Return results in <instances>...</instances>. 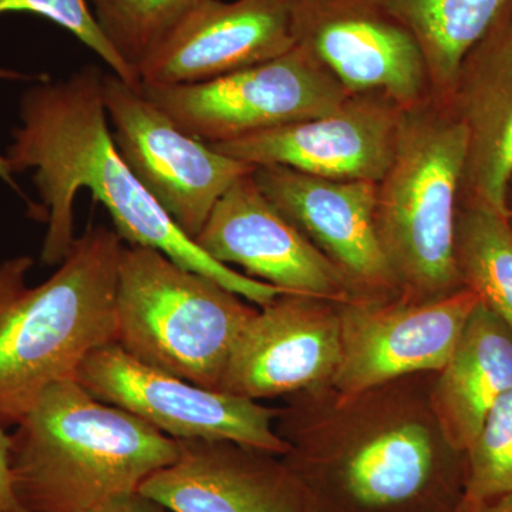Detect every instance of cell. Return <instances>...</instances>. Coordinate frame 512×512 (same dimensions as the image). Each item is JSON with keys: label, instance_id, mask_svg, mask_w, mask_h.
Listing matches in <instances>:
<instances>
[{"label": "cell", "instance_id": "6da1fadb", "mask_svg": "<svg viewBox=\"0 0 512 512\" xmlns=\"http://www.w3.org/2000/svg\"><path fill=\"white\" fill-rule=\"evenodd\" d=\"M103 76L99 67L87 66L69 79L32 87L20 103L22 126L13 131L5 158L10 173L35 170L33 181L47 208L43 264H62L76 241L74 198L86 188L128 245L163 252L261 308L285 293L205 254L148 194L111 137Z\"/></svg>", "mask_w": 512, "mask_h": 512}, {"label": "cell", "instance_id": "7a4b0ae2", "mask_svg": "<svg viewBox=\"0 0 512 512\" xmlns=\"http://www.w3.org/2000/svg\"><path fill=\"white\" fill-rule=\"evenodd\" d=\"M123 247L114 229L89 227L36 286L26 282L29 256L0 264V426H18L49 387L116 343Z\"/></svg>", "mask_w": 512, "mask_h": 512}, {"label": "cell", "instance_id": "3957f363", "mask_svg": "<svg viewBox=\"0 0 512 512\" xmlns=\"http://www.w3.org/2000/svg\"><path fill=\"white\" fill-rule=\"evenodd\" d=\"M25 512H83L140 485L180 457L171 439L76 382L53 384L10 434Z\"/></svg>", "mask_w": 512, "mask_h": 512}, {"label": "cell", "instance_id": "277c9868", "mask_svg": "<svg viewBox=\"0 0 512 512\" xmlns=\"http://www.w3.org/2000/svg\"><path fill=\"white\" fill-rule=\"evenodd\" d=\"M467 136L444 104L404 111L392 163L376 184L380 241L400 293L413 301L464 288L456 225Z\"/></svg>", "mask_w": 512, "mask_h": 512}, {"label": "cell", "instance_id": "5b68a950", "mask_svg": "<svg viewBox=\"0 0 512 512\" xmlns=\"http://www.w3.org/2000/svg\"><path fill=\"white\" fill-rule=\"evenodd\" d=\"M256 309L156 249L128 245L117 282V345L138 362L220 390Z\"/></svg>", "mask_w": 512, "mask_h": 512}, {"label": "cell", "instance_id": "8992f818", "mask_svg": "<svg viewBox=\"0 0 512 512\" xmlns=\"http://www.w3.org/2000/svg\"><path fill=\"white\" fill-rule=\"evenodd\" d=\"M141 90L184 133L210 146L323 116L352 96L299 46L207 82L141 83Z\"/></svg>", "mask_w": 512, "mask_h": 512}, {"label": "cell", "instance_id": "52a82bcc", "mask_svg": "<svg viewBox=\"0 0 512 512\" xmlns=\"http://www.w3.org/2000/svg\"><path fill=\"white\" fill-rule=\"evenodd\" d=\"M111 137L124 163L187 237L195 239L215 204L255 167L188 136L116 74L103 76Z\"/></svg>", "mask_w": 512, "mask_h": 512}, {"label": "cell", "instance_id": "ba28073f", "mask_svg": "<svg viewBox=\"0 0 512 512\" xmlns=\"http://www.w3.org/2000/svg\"><path fill=\"white\" fill-rule=\"evenodd\" d=\"M74 380L174 440L234 441L271 454L292 448L274 430L275 412L268 407L138 362L117 343L90 353Z\"/></svg>", "mask_w": 512, "mask_h": 512}, {"label": "cell", "instance_id": "9c48e42d", "mask_svg": "<svg viewBox=\"0 0 512 512\" xmlns=\"http://www.w3.org/2000/svg\"><path fill=\"white\" fill-rule=\"evenodd\" d=\"M480 303L470 288L413 301L353 298L338 303L342 359L332 386L353 399L417 372H441Z\"/></svg>", "mask_w": 512, "mask_h": 512}, {"label": "cell", "instance_id": "30bf717a", "mask_svg": "<svg viewBox=\"0 0 512 512\" xmlns=\"http://www.w3.org/2000/svg\"><path fill=\"white\" fill-rule=\"evenodd\" d=\"M293 32L352 96L380 94L403 110L433 100L416 39L377 0H295Z\"/></svg>", "mask_w": 512, "mask_h": 512}, {"label": "cell", "instance_id": "8fae6325", "mask_svg": "<svg viewBox=\"0 0 512 512\" xmlns=\"http://www.w3.org/2000/svg\"><path fill=\"white\" fill-rule=\"evenodd\" d=\"M194 241L220 264L241 266L244 275L285 293L335 303L356 298L342 272L266 198L252 173L224 192Z\"/></svg>", "mask_w": 512, "mask_h": 512}, {"label": "cell", "instance_id": "7c38bea8", "mask_svg": "<svg viewBox=\"0 0 512 512\" xmlns=\"http://www.w3.org/2000/svg\"><path fill=\"white\" fill-rule=\"evenodd\" d=\"M404 111L380 94H355L323 116L211 147L252 167L377 184L396 153Z\"/></svg>", "mask_w": 512, "mask_h": 512}, {"label": "cell", "instance_id": "4fadbf2b", "mask_svg": "<svg viewBox=\"0 0 512 512\" xmlns=\"http://www.w3.org/2000/svg\"><path fill=\"white\" fill-rule=\"evenodd\" d=\"M255 183L342 272L356 298L400 293L380 241L376 183L328 180L278 165L255 167Z\"/></svg>", "mask_w": 512, "mask_h": 512}, {"label": "cell", "instance_id": "5bb4252c", "mask_svg": "<svg viewBox=\"0 0 512 512\" xmlns=\"http://www.w3.org/2000/svg\"><path fill=\"white\" fill-rule=\"evenodd\" d=\"M335 302L284 293L249 319L222 376L221 392L268 399L332 380L342 359Z\"/></svg>", "mask_w": 512, "mask_h": 512}, {"label": "cell", "instance_id": "9a60e30c", "mask_svg": "<svg viewBox=\"0 0 512 512\" xmlns=\"http://www.w3.org/2000/svg\"><path fill=\"white\" fill-rule=\"evenodd\" d=\"M293 3L201 0L140 67V82H207L285 55L296 46Z\"/></svg>", "mask_w": 512, "mask_h": 512}, {"label": "cell", "instance_id": "2e32d148", "mask_svg": "<svg viewBox=\"0 0 512 512\" xmlns=\"http://www.w3.org/2000/svg\"><path fill=\"white\" fill-rule=\"evenodd\" d=\"M444 106L467 136L460 204L511 218L512 10L468 53Z\"/></svg>", "mask_w": 512, "mask_h": 512}, {"label": "cell", "instance_id": "e0dca14e", "mask_svg": "<svg viewBox=\"0 0 512 512\" xmlns=\"http://www.w3.org/2000/svg\"><path fill=\"white\" fill-rule=\"evenodd\" d=\"M171 466L147 478L138 493L173 512H305L291 478L227 440L180 441Z\"/></svg>", "mask_w": 512, "mask_h": 512}, {"label": "cell", "instance_id": "ac0fdd59", "mask_svg": "<svg viewBox=\"0 0 512 512\" xmlns=\"http://www.w3.org/2000/svg\"><path fill=\"white\" fill-rule=\"evenodd\" d=\"M511 389V329L480 301L434 390V410L448 446L467 451L495 403Z\"/></svg>", "mask_w": 512, "mask_h": 512}, {"label": "cell", "instance_id": "d6986e66", "mask_svg": "<svg viewBox=\"0 0 512 512\" xmlns=\"http://www.w3.org/2000/svg\"><path fill=\"white\" fill-rule=\"evenodd\" d=\"M433 431L417 420H397L357 441L343 466L350 497L367 508L413 500L429 483L436 463Z\"/></svg>", "mask_w": 512, "mask_h": 512}, {"label": "cell", "instance_id": "ffe728a7", "mask_svg": "<svg viewBox=\"0 0 512 512\" xmlns=\"http://www.w3.org/2000/svg\"><path fill=\"white\" fill-rule=\"evenodd\" d=\"M412 33L433 100L446 104L468 53L512 10V0H377Z\"/></svg>", "mask_w": 512, "mask_h": 512}, {"label": "cell", "instance_id": "44dd1931", "mask_svg": "<svg viewBox=\"0 0 512 512\" xmlns=\"http://www.w3.org/2000/svg\"><path fill=\"white\" fill-rule=\"evenodd\" d=\"M456 259L463 285L512 332V227L510 218L476 204H460Z\"/></svg>", "mask_w": 512, "mask_h": 512}, {"label": "cell", "instance_id": "7402d4cb", "mask_svg": "<svg viewBox=\"0 0 512 512\" xmlns=\"http://www.w3.org/2000/svg\"><path fill=\"white\" fill-rule=\"evenodd\" d=\"M201 0H89L94 19L117 55L138 77ZM140 79V77H138Z\"/></svg>", "mask_w": 512, "mask_h": 512}, {"label": "cell", "instance_id": "603a6c76", "mask_svg": "<svg viewBox=\"0 0 512 512\" xmlns=\"http://www.w3.org/2000/svg\"><path fill=\"white\" fill-rule=\"evenodd\" d=\"M467 454L464 507L512 493V389L495 403Z\"/></svg>", "mask_w": 512, "mask_h": 512}, {"label": "cell", "instance_id": "cb8c5ba5", "mask_svg": "<svg viewBox=\"0 0 512 512\" xmlns=\"http://www.w3.org/2000/svg\"><path fill=\"white\" fill-rule=\"evenodd\" d=\"M10 12L35 13L52 20L92 49L110 67L111 73L131 86H141L140 79L101 32L89 0H0V15Z\"/></svg>", "mask_w": 512, "mask_h": 512}, {"label": "cell", "instance_id": "d4e9b609", "mask_svg": "<svg viewBox=\"0 0 512 512\" xmlns=\"http://www.w3.org/2000/svg\"><path fill=\"white\" fill-rule=\"evenodd\" d=\"M12 439L0 426V512H25L16 495L13 483L12 464H10Z\"/></svg>", "mask_w": 512, "mask_h": 512}, {"label": "cell", "instance_id": "484cf974", "mask_svg": "<svg viewBox=\"0 0 512 512\" xmlns=\"http://www.w3.org/2000/svg\"><path fill=\"white\" fill-rule=\"evenodd\" d=\"M164 507L141 493L119 495L83 512H163Z\"/></svg>", "mask_w": 512, "mask_h": 512}, {"label": "cell", "instance_id": "4316f807", "mask_svg": "<svg viewBox=\"0 0 512 512\" xmlns=\"http://www.w3.org/2000/svg\"><path fill=\"white\" fill-rule=\"evenodd\" d=\"M466 512H512V493L501 495L477 507L466 508Z\"/></svg>", "mask_w": 512, "mask_h": 512}, {"label": "cell", "instance_id": "83f0119b", "mask_svg": "<svg viewBox=\"0 0 512 512\" xmlns=\"http://www.w3.org/2000/svg\"><path fill=\"white\" fill-rule=\"evenodd\" d=\"M10 174L12 173H10L6 158L0 157V177H2L3 180L10 181Z\"/></svg>", "mask_w": 512, "mask_h": 512}, {"label": "cell", "instance_id": "f1b7e54d", "mask_svg": "<svg viewBox=\"0 0 512 512\" xmlns=\"http://www.w3.org/2000/svg\"><path fill=\"white\" fill-rule=\"evenodd\" d=\"M2 76H3V72H2V70H0V77H2Z\"/></svg>", "mask_w": 512, "mask_h": 512}]
</instances>
